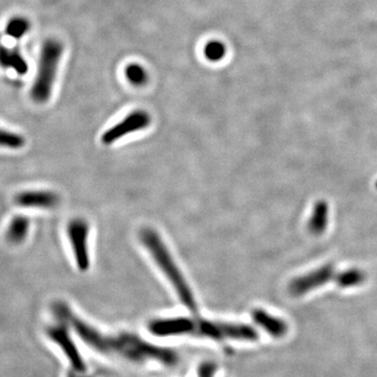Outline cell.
I'll return each mask as SVG.
<instances>
[{
  "mask_svg": "<svg viewBox=\"0 0 377 377\" xmlns=\"http://www.w3.org/2000/svg\"><path fill=\"white\" fill-rule=\"evenodd\" d=\"M126 79L131 85L142 87L148 82V73L142 65L131 63L125 69Z\"/></svg>",
  "mask_w": 377,
  "mask_h": 377,
  "instance_id": "15",
  "label": "cell"
},
{
  "mask_svg": "<svg viewBox=\"0 0 377 377\" xmlns=\"http://www.w3.org/2000/svg\"><path fill=\"white\" fill-rule=\"evenodd\" d=\"M48 336L54 341L56 344L62 349L63 353L69 357L71 366L77 372H84L86 370V365L80 355L79 350L73 344L67 332L66 327L64 325L52 326L48 329Z\"/></svg>",
  "mask_w": 377,
  "mask_h": 377,
  "instance_id": "8",
  "label": "cell"
},
{
  "mask_svg": "<svg viewBox=\"0 0 377 377\" xmlns=\"http://www.w3.org/2000/svg\"><path fill=\"white\" fill-rule=\"evenodd\" d=\"M204 54L211 62H218L225 58V54H227V48L222 42L218 41V40H212L204 46Z\"/></svg>",
  "mask_w": 377,
  "mask_h": 377,
  "instance_id": "18",
  "label": "cell"
},
{
  "mask_svg": "<svg viewBox=\"0 0 377 377\" xmlns=\"http://www.w3.org/2000/svg\"><path fill=\"white\" fill-rule=\"evenodd\" d=\"M0 65L3 69H12L19 75H24L29 71V65L16 48H6L0 46Z\"/></svg>",
  "mask_w": 377,
  "mask_h": 377,
  "instance_id": "12",
  "label": "cell"
},
{
  "mask_svg": "<svg viewBox=\"0 0 377 377\" xmlns=\"http://www.w3.org/2000/svg\"><path fill=\"white\" fill-rule=\"evenodd\" d=\"M29 227H31V222L27 216L17 215L13 217L6 227V240L12 244L22 243L29 235Z\"/></svg>",
  "mask_w": 377,
  "mask_h": 377,
  "instance_id": "11",
  "label": "cell"
},
{
  "mask_svg": "<svg viewBox=\"0 0 377 377\" xmlns=\"http://www.w3.org/2000/svg\"><path fill=\"white\" fill-rule=\"evenodd\" d=\"M329 220V206L327 202L321 200L315 204L313 214L308 221L309 231L313 234H321L325 231Z\"/></svg>",
  "mask_w": 377,
  "mask_h": 377,
  "instance_id": "13",
  "label": "cell"
},
{
  "mask_svg": "<svg viewBox=\"0 0 377 377\" xmlns=\"http://www.w3.org/2000/svg\"><path fill=\"white\" fill-rule=\"evenodd\" d=\"M334 279H336V283L340 287H357V286L361 285L365 282L366 275L361 269H351L339 273Z\"/></svg>",
  "mask_w": 377,
  "mask_h": 377,
  "instance_id": "14",
  "label": "cell"
},
{
  "mask_svg": "<svg viewBox=\"0 0 377 377\" xmlns=\"http://www.w3.org/2000/svg\"><path fill=\"white\" fill-rule=\"evenodd\" d=\"M14 202L21 208H52L59 204V196L48 190H29L17 194Z\"/></svg>",
  "mask_w": 377,
  "mask_h": 377,
  "instance_id": "9",
  "label": "cell"
},
{
  "mask_svg": "<svg viewBox=\"0 0 377 377\" xmlns=\"http://www.w3.org/2000/svg\"><path fill=\"white\" fill-rule=\"evenodd\" d=\"M63 50V44L58 40L48 39L44 42L40 52L37 76L31 90L34 102L44 104L52 97Z\"/></svg>",
  "mask_w": 377,
  "mask_h": 377,
  "instance_id": "4",
  "label": "cell"
},
{
  "mask_svg": "<svg viewBox=\"0 0 377 377\" xmlns=\"http://www.w3.org/2000/svg\"><path fill=\"white\" fill-rule=\"evenodd\" d=\"M151 123V117L147 111H134L126 115L119 123L115 124L113 127L108 128L104 134H102L103 144H115L118 141L122 140L125 136H129L134 132L141 131L146 129Z\"/></svg>",
  "mask_w": 377,
  "mask_h": 377,
  "instance_id": "6",
  "label": "cell"
},
{
  "mask_svg": "<svg viewBox=\"0 0 377 377\" xmlns=\"http://www.w3.org/2000/svg\"><path fill=\"white\" fill-rule=\"evenodd\" d=\"M54 313L61 321L69 323L87 346L102 355L120 357L134 364L155 362L173 367L180 363V355L176 351L155 346L134 334L123 332L108 336L99 332L73 313L64 303H56Z\"/></svg>",
  "mask_w": 377,
  "mask_h": 377,
  "instance_id": "1",
  "label": "cell"
},
{
  "mask_svg": "<svg viewBox=\"0 0 377 377\" xmlns=\"http://www.w3.org/2000/svg\"><path fill=\"white\" fill-rule=\"evenodd\" d=\"M24 144V138L20 134L0 128V147L1 148L16 150V149L22 148Z\"/></svg>",
  "mask_w": 377,
  "mask_h": 377,
  "instance_id": "17",
  "label": "cell"
},
{
  "mask_svg": "<svg viewBox=\"0 0 377 377\" xmlns=\"http://www.w3.org/2000/svg\"><path fill=\"white\" fill-rule=\"evenodd\" d=\"M151 334L157 336H193L216 341L236 340L255 342L258 340L257 330L248 324L208 321L192 318H172L155 320L149 324Z\"/></svg>",
  "mask_w": 377,
  "mask_h": 377,
  "instance_id": "2",
  "label": "cell"
},
{
  "mask_svg": "<svg viewBox=\"0 0 377 377\" xmlns=\"http://www.w3.org/2000/svg\"><path fill=\"white\" fill-rule=\"evenodd\" d=\"M31 29V23L22 16H16L8 21L6 27V35L19 39L24 36Z\"/></svg>",
  "mask_w": 377,
  "mask_h": 377,
  "instance_id": "16",
  "label": "cell"
},
{
  "mask_svg": "<svg viewBox=\"0 0 377 377\" xmlns=\"http://www.w3.org/2000/svg\"><path fill=\"white\" fill-rule=\"evenodd\" d=\"M334 278H336L334 267L325 265L292 280L288 286V292L294 297L303 296L315 288L321 287Z\"/></svg>",
  "mask_w": 377,
  "mask_h": 377,
  "instance_id": "7",
  "label": "cell"
},
{
  "mask_svg": "<svg viewBox=\"0 0 377 377\" xmlns=\"http://www.w3.org/2000/svg\"><path fill=\"white\" fill-rule=\"evenodd\" d=\"M67 235L73 250V258L79 271H87L90 266V225L85 219L76 218L67 225Z\"/></svg>",
  "mask_w": 377,
  "mask_h": 377,
  "instance_id": "5",
  "label": "cell"
},
{
  "mask_svg": "<svg viewBox=\"0 0 377 377\" xmlns=\"http://www.w3.org/2000/svg\"><path fill=\"white\" fill-rule=\"evenodd\" d=\"M252 320L260 326L269 336L275 339H281L288 332V325L285 321L266 313L264 309H255L252 313Z\"/></svg>",
  "mask_w": 377,
  "mask_h": 377,
  "instance_id": "10",
  "label": "cell"
},
{
  "mask_svg": "<svg viewBox=\"0 0 377 377\" xmlns=\"http://www.w3.org/2000/svg\"><path fill=\"white\" fill-rule=\"evenodd\" d=\"M140 240L152 257L155 264L176 290L183 304L192 313H197V303L193 292L161 235L155 229L145 227L140 232Z\"/></svg>",
  "mask_w": 377,
  "mask_h": 377,
  "instance_id": "3",
  "label": "cell"
},
{
  "mask_svg": "<svg viewBox=\"0 0 377 377\" xmlns=\"http://www.w3.org/2000/svg\"><path fill=\"white\" fill-rule=\"evenodd\" d=\"M376 188H377V182H376Z\"/></svg>",
  "mask_w": 377,
  "mask_h": 377,
  "instance_id": "20",
  "label": "cell"
},
{
  "mask_svg": "<svg viewBox=\"0 0 377 377\" xmlns=\"http://www.w3.org/2000/svg\"><path fill=\"white\" fill-rule=\"evenodd\" d=\"M216 365L211 362L202 364L198 369V377H214L216 374Z\"/></svg>",
  "mask_w": 377,
  "mask_h": 377,
  "instance_id": "19",
  "label": "cell"
}]
</instances>
